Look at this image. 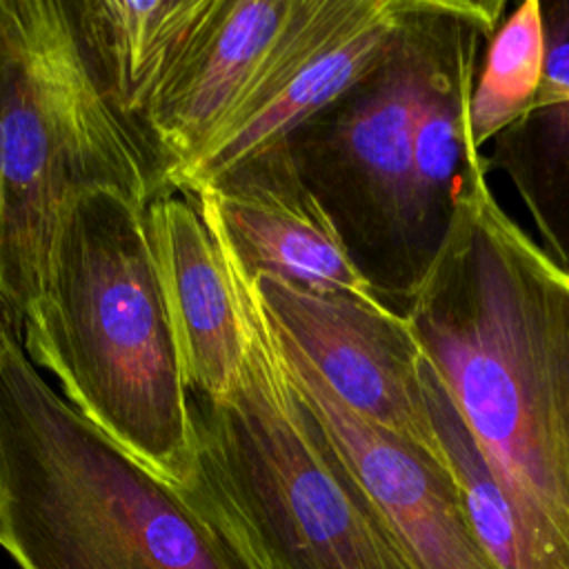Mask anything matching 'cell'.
<instances>
[{"instance_id": "obj_3", "label": "cell", "mask_w": 569, "mask_h": 569, "mask_svg": "<svg viewBox=\"0 0 569 569\" xmlns=\"http://www.w3.org/2000/svg\"><path fill=\"white\" fill-rule=\"evenodd\" d=\"M0 547L18 569H247L182 489L51 387L4 307Z\"/></svg>"}, {"instance_id": "obj_11", "label": "cell", "mask_w": 569, "mask_h": 569, "mask_svg": "<svg viewBox=\"0 0 569 569\" xmlns=\"http://www.w3.org/2000/svg\"><path fill=\"white\" fill-rule=\"evenodd\" d=\"M147 222L189 389L220 400L236 387L249 349L240 287L193 198L158 196Z\"/></svg>"}, {"instance_id": "obj_9", "label": "cell", "mask_w": 569, "mask_h": 569, "mask_svg": "<svg viewBox=\"0 0 569 569\" xmlns=\"http://www.w3.org/2000/svg\"><path fill=\"white\" fill-rule=\"evenodd\" d=\"M271 329V327H269ZM282 371L413 569H498L445 462L365 420L271 329Z\"/></svg>"}, {"instance_id": "obj_14", "label": "cell", "mask_w": 569, "mask_h": 569, "mask_svg": "<svg viewBox=\"0 0 569 569\" xmlns=\"http://www.w3.org/2000/svg\"><path fill=\"white\" fill-rule=\"evenodd\" d=\"M545 67L527 109L485 149L529 211L542 249L569 271V0H540Z\"/></svg>"}, {"instance_id": "obj_15", "label": "cell", "mask_w": 569, "mask_h": 569, "mask_svg": "<svg viewBox=\"0 0 569 569\" xmlns=\"http://www.w3.org/2000/svg\"><path fill=\"white\" fill-rule=\"evenodd\" d=\"M545 67V29L540 0L520 2L487 44L469 102V144H487L531 102Z\"/></svg>"}, {"instance_id": "obj_2", "label": "cell", "mask_w": 569, "mask_h": 569, "mask_svg": "<svg viewBox=\"0 0 569 569\" xmlns=\"http://www.w3.org/2000/svg\"><path fill=\"white\" fill-rule=\"evenodd\" d=\"M64 400L164 482L196 473L191 389L162 293L147 207L113 187L60 209L42 291L18 325Z\"/></svg>"}, {"instance_id": "obj_7", "label": "cell", "mask_w": 569, "mask_h": 569, "mask_svg": "<svg viewBox=\"0 0 569 569\" xmlns=\"http://www.w3.org/2000/svg\"><path fill=\"white\" fill-rule=\"evenodd\" d=\"M400 9L402 0H293L253 84L204 151L167 182V193L191 196L284 142L380 58Z\"/></svg>"}, {"instance_id": "obj_5", "label": "cell", "mask_w": 569, "mask_h": 569, "mask_svg": "<svg viewBox=\"0 0 569 569\" xmlns=\"http://www.w3.org/2000/svg\"><path fill=\"white\" fill-rule=\"evenodd\" d=\"M113 187L149 209L158 164L98 87L62 0H0V307L42 291L64 202Z\"/></svg>"}, {"instance_id": "obj_8", "label": "cell", "mask_w": 569, "mask_h": 569, "mask_svg": "<svg viewBox=\"0 0 569 569\" xmlns=\"http://www.w3.org/2000/svg\"><path fill=\"white\" fill-rule=\"evenodd\" d=\"M249 284L269 327L336 398L447 465L420 380L422 347L405 316L380 300L307 291L273 276Z\"/></svg>"}, {"instance_id": "obj_1", "label": "cell", "mask_w": 569, "mask_h": 569, "mask_svg": "<svg viewBox=\"0 0 569 569\" xmlns=\"http://www.w3.org/2000/svg\"><path fill=\"white\" fill-rule=\"evenodd\" d=\"M405 318L522 529L569 569V271L485 180Z\"/></svg>"}, {"instance_id": "obj_6", "label": "cell", "mask_w": 569, "mask_h": 569, "mask_svg": "<svg viewBox=\"0 0 569 569\" xmlns=\"http://www.w3.org/2000/svg\"><path fill=\"white\" fill-rule=\"evenodd\" d=\"M476 4L402 0L380 58L282 142L358 273L400 316L427 282L413 222L418 120Z\"/></svg>"}, {"instance_id": "obj_12", "label": "cell", "mask_w": 569, "mask_h": 569, "mask_svg": "<svg viewBox=\"0 0 569 569\" xmlns=\"http://www.w3.org/2000/svg\"><path fill=\"white\" fill-rule=\"evenodd\" d=\"M291 11L293 0H216L144 124L164 193L240 104Z\"/></svg>"}, {"instance_id": "obj_16", "label": "cell", "mask_w": 569, "mask_h": 569, "mask_svg": "<svg viewBox=\"0 0 569 569\" xmlns=\"http://www.w3.org/2000/svg\"><path fill=\"white\" fill-rule=\"evenodd\" d=\"M0 209H2V191H0Z\"/></svg>"}, {"instance_id": "obj_13", "label": "cell", "mask_w": 569, "mask_h": 569, "mask_svg": "<svg viewBox=\"0 0 569 569\" xmlns=\"http://www.w3.org/2000/svg\"><path fill=\"white\" fill-rule=\"evenodd\" d=\"M213 4L216 0L67 2L76 40L98 87L144 147L149 111Z\"/></svg>"}, {"instance_id": "obj_10", "label": "cell", "mask_w": 569, "mask_h": 569, "mask_svg": "<svg viewBox=\"0 0 569 569\" xmlns=\"http://www.w3.org/2000/svg\"><path fill=\"white\" fill-rule=\"evenodd\" d=\"M189 198L218 238L227 262L247 282L273 276L307 291L378 300L298 178L282 142L202 184Z\"/></svg>"}, {"instance_id": "obj_4", "label": "cell", "mask_w": 569, "mask_h": 569, "mask_svg": "<svg viewBox=\"0 0 569 569\" xmlns=\"http://www.w3.org/2000/svg\"><path fill=\"white\" fill-rule=\"evenodd\" d=\"M233 278L249 349L229 396L191 393L184 493L247 569H413L291 389L251 284Z\"/></svg>"}]
</instances>
